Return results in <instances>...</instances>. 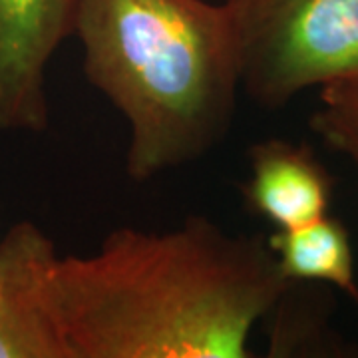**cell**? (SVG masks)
Masks as SVG:
<instances>
[{"instance_id": "cell-1", "label": "cell", "mask_w": 358, "mask_h": 358, "mask_svg": "<svg viewBox=\"0 0 358 358\" xmlns=\"http://www.w3.org/2000/svg\"><path fill=\"white\" fill-rule=\"evenodd\" d=\"M289 279L267 239L193 215L120 227L86 257L56 255L48 299L70 358H247Z\"/></svg>"}, {"instance_id": "cell-2", "label": "cell", "mask_w": 358, "mask_h": 358, "mask_svg": "<svg viewBox=\"0 0 358 358\" xmlns=\"http://www.w3.org/2000/svg\"><path fill=\"white\" fill-rule=\"evenodd\" d=\"M84 74L129 129L126 173L150 181L227 138L241 90L225 2L80 0Z\"/></svg>"}, {"instance_id": "cell-3", "label": "cell", "mask_w": 358, "mask_h": 358, "mask_svg": "<svg viewBox=\"0 0 358 358\" xmlns=\"http://www.w3.org/2000/svg\"><path fill=\"white\" fill-rule=\"evenodd\" d=\"M241 90L277 110L308 88L358 82V0H223Z\"/></svg>"}, {"instance_id": "cell-4", "label": "cell", "mask_w": 358, "mask_h": 358, "mask_svg": "<svg viewBox=\"0 0 358 358\" xmlns=\"http://www.w3.org/2000/svg\"><path fill=\"white\" fill-rule=\"evenodd\" d=\"M80 0H0V131L50 124L46 70L74 36Z\"/></svg>"}, {"instance_id": "cell-5", "label": "cell", "mask_w": 358, "mask_h": 358, "mask_svg": "<svg viewBox=\"0 0 358 358\" xmlns=\"http://www.w3.org/2000/svg\"><path fill=\"white\" fill-rule=\"evenodd\" d=\"M58 255L32 221H18L0 241V358H70L48 299Z\"/></svg>"}, {"instance_id": "cell-6", "label": "cell", "mask_w": 358, "mask_h": 358, "mask_svg": "<svg viewBox=\"0 0 358 358\" xmlns=\"http://www.w3.org/2000/svg\"><path fill=\"white\" fill-rule=\"evenodd\" d=\"M251 176L245 207L277 229H294L329 215L333 178L305 143L257 141L249 150Z\"/></svg>"}, {"instance_id": "cell-7", "label": "cell", "mask_w": 358, "mask_h": 358, "mask_svg": "<svg viewBox=\"0 0 358 358\" xmlns=\"http://www.w3.org/2000/svg\"><path fill=\"white\" fill-rule=\"evenodd\" d=\"M267 243L285 279L333 285L358 307L352 243L343 221L324 215L294 229H277Z\"/></svg>"}, {"instance_id": "cell-8", "label": "cell", "mask_w": 358, "mask_h": 358, "mask_svg": "<svg viewBox=\"0 0 358 358\" xmlns=\"http://www.w3.org/2000/svg\"><path fill=\"white\" fill-rule=\"evenodd\" d=\"M310 129L327 148L345 155L358 179V82H334L319 88V108Z\"/></svg>"}, {"instance_id": "cell-9", "label": "cell", "mask_w": 358, "mask_h": 358, "mask_svg": "<svg viewBox=\"0 0 358 358\" xmlns=\"http://www.w3.org/2000/svg\"><path fill=\"white\" fill-rule=\"evenodd\" d=\"M287 289L277 301V305L273 307V313H277L279 317L271 345V350L275 352L271 355L285 357V355H294L299 350H317L320 346H329L324 334L327 320L322 307L305 301V294H301V299L291 301Z\"/></svg>"}]
</instances>
